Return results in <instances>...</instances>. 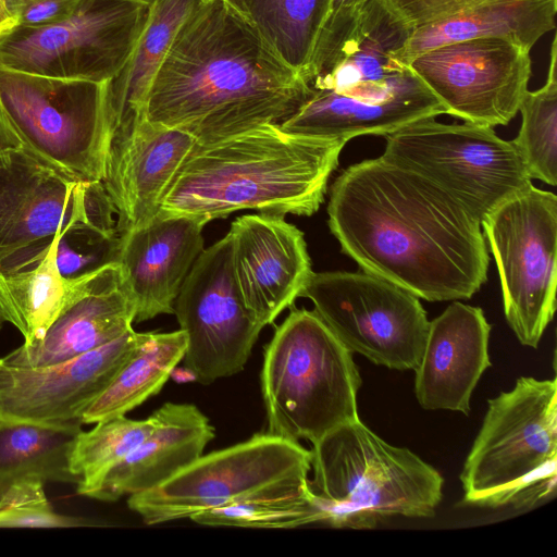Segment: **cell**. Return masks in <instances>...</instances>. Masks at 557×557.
Wrapping results in <instances>:
<instances>
[{
  "instance_id": "1",
  "label": "cell",
  "mask_w": 557,
  "mask_h": 557,
  "mask_svg": "<svg viewBox=\"0 0 557 557\" xmlns=\"http://www.w3.org/2000/svg\"><path fill=\"white\" fill-rule=\"evenodd\" d=\"M329 226L362 271L428 301L471 298L490 257L481 222L422 175L381 156L332 185Z\"/></svg>"
},
{
  "instance_id": "2",
  "label": "cell",
  "mask_w": 557,
  "mask_h": 557,
  "mask_svg": "<svg viewBox=\"0 0 557 557\" xmlns=\"http://www.w3.org/2000/svg\"><path fill=\"white\" fill-rule=\"evenodd\" d=\"M310 87L227 0H202L183 21L148 90L144 115L208 145L281 124Z\"/></svg>"
},
{
  "instance_id": "3",
  "label": "cell",
  "mask_w": 557,
  "mask_h": 557,
  "mask_svg": "<svg viewBox=\"0 0 557 557\" xmlns=\"http://www.w3.org/2000/svg\"><path fill=\"white\" fill-rule=\"evenodd\" d=\"M346 143L288 134L278 124H265L212 144H196L159 213L203 224L244 209L312 215L324 201Z\"/></svg>"
},
{
  "instance_id": "4",
  "label": "cell",
  "mask_w": 557,
  "mask_h": 557,
  "mask_svg": "<svg viewBox=\"0 0 557 557\" xmlns=\"http://www.w3.org/2000/svg\"><path fill=\"white\" fill-rule=\"evenodd\" d=\"M310 451L320 523L368 530L395 516L433 517L442 500L444 479L434 467L360 420L332 430Z\"/></svg>"
},
{
  "instance_id": "5",
  "label": "cell",
  "mask_w": 557,
  "mask_h": 557,
  "mask_svg": "<svg viewBox=\"0 0 557 557\" xmlns=\"http://www.w3.org/2000/svg\"><path fill=\"white\" fill-rule=\"evenodd\" d=\"M352 355L314 310L293 309L264 349L267 433L313 444L359 420L362 381Z\"/></svg>"
},
{
  "instance_id": "6",
  "label": "cell",
  "mask_w": 557,
  "mask_h": 557,
  "mask_svg": "<svg viewBox=\"0 0 557 557\" xmlns=\"http://www.w3.org/2000/svg\"><path fill=\"white\" fill-rule=\"evenodd\" d=\"M463 503L483 508L532 507L557 483V380L521 376L487 400L460 473Z\"/></svg>"
},
{
  "instance_id": "7",
  "label": "cell",
  "mask_w": 557,
  "mask_h": 557,
  "mask_svg": "<svg viewBox=\"0 0 557 557\" xmlns=\"http://www.w3.org/2000/svg\"><path fill=\"white\" fill-rule=\"evenodd\" d=\"M106 83L0 66V108L25 151L70 178L102 182L111 143Z\"/></svg>"
},
{
  "instance_id": "8",
  "label": "cell",
  "mask_w": 557,
  "mask_h": 557,
  "mask_svg": "<svg viewBox=\"0 0 557 557\" xmlns=\"http://www.w3.org/2000/svg\"><path fill=\"white\" fill-rule=\"evenodd\" d=\"M384 138L382 158L428 178L480 222L532 184L513 141L490 126L425 117Z\"/></svg>"
},
{
  "instance_id": "9",
  "label": "cell",
  "mask_w": 557,
  "mask_h": 557,
  "mask_svg": "<svg viewBox=\"0 0 557 557\" xmlns=\"http://www.w3.org/2000/svg\"><path fill=\"white\" fill-rule=\"evenodd\" d=\"M500 280L508 325L536 348L556 310L557 197L533 183L481 221Z\"/></svg>"
},
{
  "instance_id": "10",
  "label": "cell",
  "mask_w": 557,
  "mask_h": 557,
  "mask_svg": "<svg viewBox=\"0 0 557 557\" xmlns=\"http://www.w3.org/2000/svg\"><path fill=\"white\" fill-rule=\"evenodd\" d=\"M148 0H81L66 18L0 35V66L104 83L129 59L146 25Z\"/></svg>"
},
{
  "instance_id": "11",
  "label": "cell",
  "mask_w": 557,
  "mask_h": 557,
  "mask_svg": "<svg viewBox=\"0 0 557 557\" xmlns=\"http://www.w3.org/2000/svg\"><path fill=\"white\" fill-rule=\"evenodd\" d=\"M300 297L351 351L395 370H414L429 329L420 298L375 274L312 272Z\"/></svg>"
},
{
  "instance_id": "12",
  "label": "cell",
  "mask_w": 557,
  "mask_h": 557,
  "mask_svg": "<svg viewBox=\"0 0 557 557\" xmlns=\"http://www.w3.org/2000/svg\"><path fill=\"white\" fill-rule=\"evenodd\" d=\"M311 451L269 433L201 455L161 485L128 495L146 524L188 518L289 479L308 478Z\"/></svg>"
},
{
  "instance_id": "13",
  "label": "cell",
  "mask_w": 557,
  "mask_h": 557,
  "mask_svg": "<svg viewBox=\"0 0 557 557\" xmlns=\"http://www.w3.org/2000/svg\"><path fill=\"white\" fill-rule=\"evenodd\" d=\"M102 182L70 178L22 148L0 151V264L79 225L119 233Z\"/></svg>"
},
{
  "instance_id": "14",
  "label": "cell",
  "mask_w": 557,
  "mask_h": 557,
  "mask_svg": "<svg viewBox=\"0 0 557 557\" xmlns=\"http://www.w3.org/2000/svg\"><path fill=\"white\" fill-rule=\"evenodd\" d=\"M408 66L445 114L490 127L507 125L517 115L532 73L530 50L496 36L435 47Z\"/></svg>"
},
{
  "instance_id": "15",
  "label": "cell",
  "mask_w": 557,
  "mask_h": 557,
  "mask_svg": "<svg viewBox=\"0 0 557 557\" xmlns=\"http://www.w3.org/2000/svg\"><path fill=\"white\" fill-rule=\"evenodd\" d=\"M186 335L184 367L201 384L240 372L263 326L245 307L232 269L231 240L199 255L174 304Z\"/></svg>"
},
{
  "instance_id": "16",
  "label": "cell",
  "mask_w": 557,
  "mask_h": 557,
  "mask_svg": "<svg viewBox=\"0 0 557 557\" xmlns=\"http://www.w3.org/2000/svg\"><path fill=\"white\" fill-rule=\"evenodd\" d=\"M138 338L132 329L97 349L46 366L0 358V423L83 425L84 412L113 381Z\"/></svg>"
},
{
  "instance_id": "17",
  "label": "cell",
  "mask_w": 557,
  "mask_h": 557,
  "mask_svg": "<svg viewBox=\"0 0 557 557\" xmlns=\"http://www.w3.org/2000/svg\"><path fill=\"white\" fill-rule=\"evenodd\" d=\"M441 114H445L441 102L408 66L386 79L310 87L305 101L278 126L288 134L348 141L362 135L384 136Z\"/></svg>"
},
{
  "instance_id": "18",
  "label": "cell",
  "mask_w": 557,
  "mask_h": 557,
  "mask_svg": "<svg viewBox=\"0 0 557 557\" xmlns=\"http://www.w3.org/2000/svg\"><path fill=\"white\" fill-rule=\"evenodd\" d=\"M227 235L242 300L264 327L294 305L313 272L304 233L283 215L260 213L237 218Z\"/></svg>"
},
{
  "instance_id": "19",
  "label": "cell",
  "mask_w": 557,
  "mask_h": 557,
  "mask_svg": "<svg viewBox=\"0 0 557 557\" xmlns=\"http://www.w3.org/2000/svg\"><path fill=\"white\" fill-rule=\"evenodd\" d=\"M408 28L397 60L465 39L496 36L531 51L555 28L557 0H388Z\"/></svg>"
},
{
  "instance_id": "20",
  "label": "cell",
  "mask_w": 557,
  "mask_h": 557,
  "mask_svg": "<svg viewBox=\"0 0 557 557\" xmlns=\"http://www.w3.org/2000/svg\"><path fill=\"white\" fill-rule=\"evenodd\" d=\"M196 138L145 116L126 134L111 139L102 180L113 203L119 234L156 218L162 199Z\"/></svg>"
},
{
  "instance_id": "21",
  "label": "cell",
  "mask_w": 557,
  "mask_h": 557,
  "mask_svg": "<svg viewBox=\"0 0 557 557\" xmlns=\"http://www.w3.org/2000/svg\"><path fill=\"white\" fill-rule=\"evenodd\" d=\"M491 324L480 307L454 300L429 322L418 367L414 394L426 410H450L468 416L470 399L491 367Z\"/></svg>"
},
{
  "instance_id": "22",
  "label": "cell",
  "mask_w": 557,
  "mask_h": 557,
  "mask_svg": "<svg viewBox=\"0 0 557 557\" xmlns=\"http://www.w3.org/2000/svg\"><path fill=\"white\" fill-rule=\"evenodd\" d=\"M203 224L185 215H161L120 234L116 262L136 306L135 322L174 313L175 299L203 251Z\"/></svg>"
},
{
  "instance_id": "23",
  "label": "cell",
  "mask_w": 557,
  "mask_h": 557,
  "mask_svg": "<svg viewBox=\"0 0 557 557\" xmlns=\"http://www.w3.org/2000/svg\"><path fill=\"white\" fill-rule=\"evenodd\" d=\"M136 306L117 262L86 274L74 300L44 336L2 359L16 366L58 363L97 349L132 330Z\"/></svg>"
},
{
  "instance_id": "24",
  "label": "cell",
  "mask_w": 557,
  "mask_h": 557,
  "mask_svg": "<svg viewBox=\"0 0 557 557\" xmlns=\"http://www.w3.org/2000/svg\"><path fill=\"white\" fill-rule=\"evenodd\" d=\"M150 417V432L109 471L91 498L115 502L154 488L196 461L214 438V428L195 405L165 403Z\"/></svg>"
},
{
  "instance_id": "25",
  "label": "cell",
  "mask_w": 557,
  "mask_h": 557,
  "mask_svg": "<svg viewBox=\"0 0 557 557\" xmlns=\"http://www.w3.org/2000/svg\"><path fill=\"white\" fill-rule=\"evenodd\" d=\"M59 234L0 264V322L13 324L24 344L44 336L74 300L85 276L71 280L61 275L55 261Z\"/></svg>"
},
{
  "instance_id": "26",
  "label": "cell",
  "mask_w": 557,
  "mask_h": 557,
  "mask_svg": "<svg viewBox=\"0 0 557 557\" xmlns=\"http://www.w3.org/2000/svg\"><path fill=\"white\" fill-rule=\"evenodd\" d=\"M146 25L122 70L106 83L111 139L128 133L145 115L150 85L183 21L202 0H148Z\"/></svg>"
},
{
  "instance_id": "27",
  "label": "cell",
  "mask_w": 557,
  "mask_h": 557,
  "mask_svg": "<svg viewBox=\"0 0 557 557\" xmlns=\"http://www.w3.org/2000/svg\"><path fill=\"white\" fill-rule=\"evenodd\" d=\"M186 335L180 329L168 333H139L128 359L106 391L83 414V424L126 416L158 394L172 370L183 360Z\"/></svg>"
},
{
  "instance_id": "28",
  "label": "cell",
  "mask_w": 557,
  "mask_h": 557,
  "mask_svg": "<svg viewBox=\"0 0 557 557\" xmlns=\"http://www.w3.org/2000/svg\"><path fill=\"white\" fill-rule=\"evenodd\" d=\"M82 424L0 423V495L14 482L75 483L71 457Z\"/></svg>"
},
{
  "instance_id": "29",
  "label": "cell",
  "mask_w": 557,
  "mask_h": 557,
  "mask_svg": "<svg viewBox=\"0 0 557 557\" xmlns=\"http://www.w3.org/2000/svg\"><path fill=\"white\" fill-rule=\"evenodd\" d=\"M309 478L289 479L225 505L194 515L205 525L293 529L320 523L321 516L308 485Z\"/></svg>"
},
{
  "instance_id": "30",
  "label": "cell",
  "mask_w": 557,
  "mask_h": 557,
  "mask_svg": "<svg viewBox=\"0 0 557 557\" xmlns=\"http://www.w3.org/2000/svg\"><path fill=\"white\" fill-rule=\"evenodd\" d=\"M304 76L331 0H227Z\"/></svg>"
},
{
  "instance_id": "31",
  "label": "cell",
  "mask_w": 557,
  "mask_h": 557,
  "mask_svg": "<svg viewBox=\"0 0 557 557\" xmlns=\"http://www.w3.org/2000/svg\"><path fill=\"white\" fill-rule=\"evenodd\" d=\"M522 121L511 139L520 151L531 180L557 183V41H552L545 84L528 90L520 103Z\"/></svg>"
},
{
  "instance_id": "32",
  "label": "cell",
  "mask_w": 557,
  "mask_h": 557,
  "mask_svg": "<svg viewBox=\"0 0 557 557\" xmlns=\"http://www.w3.org/2000/svg\"><path fill=\"white\" fill-rule=\"evenodd\" d=\"M81 431L71 457L72 470L79 478L77 494L92 497L106 475L150 432L152 418L133 420L126 416L95 423Z\"/></svg>"
},
{
  "instance_id": "33",
  "label": "cell",
  "mask_w": 557,
  "mask_h": 557,
  "mask_svg": "<svg viewBox=\"0 0 557 557\" xmlns=\"http://www.w3.org/2000/svg\"><path fill=\"white\" fill-rule=\"evenodd\" d=\"M121 237L94 226L79 225L60 233L55 261L65 278H78L116 262Z\"/></svg>"
},
{
  "instance_id": "34",
  "label": "cell",
  "mask_w": 557,
  "mask_h": 557,
  "mask_svg": "<svg viewBox=\"0 0 557 557\" xmlns=\"http://www.w3.org/2000/svg\"><path fill=\"white\" fill-rule=\"evenodd\" d=\"M44 482L25 479L12 483L0 495V528H74L88 525L75 517L54 511Z\"/></svg>"
},
{
  "instance_id": "35",
  "label": "cell",
  "mask_w": 557,
  "mask_h": 557,
  "mask_svg": "<svg viewBox=\"0 0 557 557\" xmlns=\"http://www.w3.org/2000/svg\"><path fill=\"white\" fill-rule=\"evenodd\" d=\"M371 2L372 0H331L304 73L308 84L335 64L344 44Z\"/></svg>"
},
{
  "instance_id": "36",
  "label": "cell",
  "mask_w": 557,
  "mask_h": 557,
  "mask_svg": "<svg viewBox=\"0 0 557 557\" xmlns=\"http://www.w3.org/2000/svg\"><path fill=\"white\" fill-rule=\"evenodd\" d=\"M81 0H7L16 26L42 27L70 16Z\"/></svg>"
},
{
  "instance_id": "37",
  "label": "cell",
  "mask_w": 557,
  "mask_h": 557,
  "mask_svg": "<svg viewBox=\"0 0 557 557\" xmlns=\"http://www.w3.org/2000/svg\"><path fill=\"white\" fill-rule=\"evenodd\" d=\"M22 148V144L0 108V151Z\"/></svg>"
},
{
  "instance_id": "38",
  "label": "cell",
  "mask_w": 557,
  "mask_h": 557,
  "mask_svg": "<svg viewBox=\"0 0 557 557\" xmlns=\"http://www.w3.org/2000/svg\"><path fill=\"white\" fill-rule=\"evenodd\" d=\"M16 26L7 8V0H0V35Z\"/></svg>"
},
{
  "instance_id": "39",
  "label": "cell",
  "mask_w": 557,
  "mask_h": 557,
  "mask_svg": "<svg viewBox=\"0 0 557 557\" xmlns=\"http://www.w3.org/2000/svg\"><path fill=\"white\" fill-rule=\"evenodd\" d=\"M176 383H188L193 381H197L195 373L188 368H174L170 374Z\"/></svg>"
},
{
  "instance_id": "40",
  "label": "cell",
  "mask_w": 557,
  "mask_h": 557,
  "mask_svg": "<svg viewBox=\"0 0 557 557\" xmlns=\"http://www.w3.org/2000/svg\"><path fill=\"white\" fill-rule=\"evenodd\" d=\"M1 327H2V322H0V330H1Z\"/></svg>"
}]
</instances>
